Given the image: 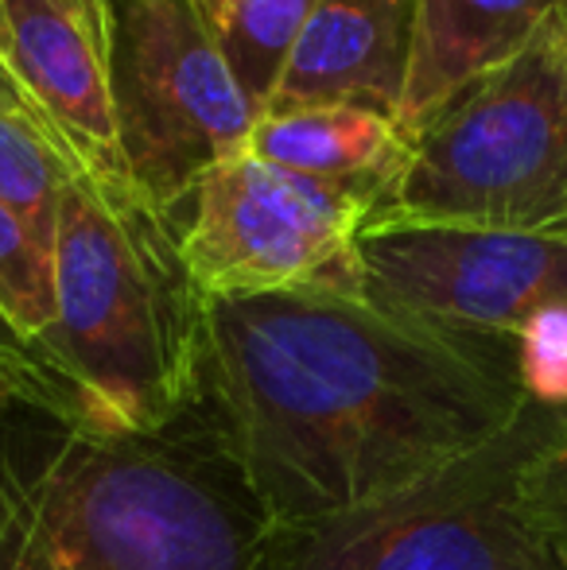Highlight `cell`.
<instances>
[{
  "label": "cell",
  "mask_w": 567,
  "mask_h": 570,
  "mask_svg": "<svg viewBox=\"0 0 567 570\" xmlns=\"http://www.w3.org/2000/svg\"><path fill=\"white\" fill-rule=\"evenodd\" d=\"M529 404L517 357L454 342L365 295L203 299L183 420L273 528L373 509L478 451Z\"/></svg>",
  "instance_id": "6da1fadb"
},
{
  "label": "cell",
  "mask_w": 567,
  "mask_h": 570,
  "mask_svg": "<svg viewBox=\"0 0 567 570\" xmlns=\"http://www.w3.org/2000/svg\"><path fill=\"white\" fill-rule=\"evenodd\" d=\"M268 535L187 420L114 435L0 412V570H261Z\"/></svg>",
  "instance_id": "7a4b0ae2"
},
{
  "label": "cell",
  "mask_w": 567,
  "mask_h": 570,
  "mask_svg": "<svg viewBox=\"0 0 567 570\" xmlns=\"http://www.w3.org/2000/svg\"><path fill=\"white\" fill-rule=\"evenodd\" d=\"M179 233L129 179L75 175L55 222V318L31 342L39 381L23 407L114 435H159L183 420L203 295Z\"/></svg>",
  "instance_id": "3957f363"
},
{
  "label": "cell",
  "mask_w": 567,
  "mask_h": 570,
  "mask_svg": "<svg viewBox=\"0 0 567 570\" xmlns=\"http://www.w3.org/2000/svg\"><path fill=\"white\" fill-rule=\"evenodd\" d=\"M567 407L529 404L501 435L404 493L311 528H273L261 570H567L540 470Z\"/></svg>",
  "instance_id": "277c9868"
},
{
  "label": "cell",
  "mask_w": 567,
  "mask_h": 570,
  "mask_svg": "<svg viewBox=\"0 0 567 570\" xmlns=\"http://www.w3.org/2000/svg\"><path fill=\"white\" fill-rule=\"evenodd\" d=\"M567 210L564 4L424 132L373 218L556 233Z\"/></svg>",
  "instance_id": "5b68a950"
},
{
  "label": "cell",
  "mask_w": 567,
  "mask_h": 570,
  "mask_svg": "<svg viewBox=\"0 0 567 570\" xmlns=\"http://www.w3.org/2000/svg\"><path fill=\"white\" fill-rule=\"evenodd\" d=\"M109 98L129 183L183 226L198 183L250 151L257 109L195 0H106Z\"/></svg>",
  "instance_id": "8992f818"
},
{
  "label": "cell",
  "mask_w": 567,
  "mask_h": 570,
  "mask_svg": "<svg viewBox=\"0 0 567 570\" xmlns=\"http://www.w3.org/2000/svg\"><path fill=\"white\" fill-rule=\"evenodd\" d=\"M370 218L373 203L358 190L242 151L198 183L179 245L203 299L300 287L362 295L358 233Z\"/></svg>",
  "instance_id": "52a82bcc"
},
{
  "label": "cell",
  "mask_w": 567,
  "mask_h": 570,
  "mask_svg": "<svg viewBox=\"0 0 567 570\" xmlns=\"http://www.w3.org/2000/svg\"><path fill=\"white\" fill-rule=\"evenodd\" d=\"M358 276L373 307L454 342L517 357L525 318L567 299V237L370 218L358 233Z\"/></svg>",
  "instance_id": "ba28073f"
},
{
  "label": "cell",
  "mask_w": 567,
  "mask_h": 570,
  "mask_svg": "<svg viewBox=\"0 0 567 570\" xmlns=\"http://www.w3.org/2000/svg\"><path fill=\"white\" fill-rule=\"evenodd\" d=\"M0 62L94 175L129 179L109 98L106 0H0Z\"/></svg>",
  "instance_id": "9c48e42d"
},
{
  "label": "cell",
  "mask_w": 567,
  "mask_h": 570,
  "mask_svg": "<svg viewBox=\"0 0 567 570\" xmlns=\"http://www.w3.org/2000/svg\"><path fill=\"white\" fill-rule=\"evenodd\" d=\"M417 43V0H319L268 109L346 106L397 120Z\"/></svg>",
  "instance_id": "30bf717a"
},
{
  "label": "cell",
  "mask_w": 567,
  "mask_h": 570,
  "mask_svg": "<svg viewBox=\"0 0 567 570\" xmlns=\"http://www.w3.org/2000/svg\"><path fill=\"white\" fill-rule=\"evenodd\" d=\"M564 0H417V43L401 101V132L412 136L462 90L514 59Z\"/></svg>",
  "instance_id": "8fae6325"
},
{
  "label": "cell",
  "mask_w": 567,
  "mask_h": 570,
  "mask_svg": "<svg viewBox=\"0 0 567 570\" xmlns=\"http://www.w3.org/2000/svg\"><path fill=\"white\" fill-rule=\"evenodd\" d=\"M250 156L331 187L358 190L370 198L378 214L409 159V136L397 120L365 114V109H265L253 120Z\"/></svg>",
  "instance_id": "7c38bea8"
},
{
  "label": "cell",
  "mask_w": 567,
  "mask_h": 570,
  "mask_svg": "<svg viewBox=\"0 0 567 570\" xmlns=\"http://www.w3.org/2000/svg\"><path fill=\"white\" fill-rule=\"evenodd\" d=\"M78 171L90 167L0 62V203L36 233L47 253L55 248L62 190L75 183Z\"/></svg>",
  "instance_id": "4fadbf2b"
},
{
  "label": "cell",
  "mask_w": 567,
  "mask_h": 570,
  "mask_svg": "<svg viewBox=\"0 0 567 570\" xmlns=\"http://www.w3.org/2000/svg\"><path fill=\"white\" fill-rule=\"evenodd\" d=\"M315 4L319 0H195L214 47L257 117L273 101Z\"/></svg>",
  "instance_id": "5bb4252c"
},
{
  "label": "cell",
  "mask_w": 567,
  "mask_h": 570,
  "mask_svg": "<svg viewBox=\"0 0 567 570\" xmlns=\"http://www.w3.org/2000/svg\"><path fill=\"white\" fill-rule=\"evenodd\" d=\"M0 318L16 338L39 342L55 318V264L4 203H0Z\"/></svg>",
  "instance_id": "9a60e30c"
},
{
  "label": "cell",
  "mask_w": 567,
  "mask_h": 570,
  "mask_svg": "<svg viewBox=\"0 0 567 570\" xmlns=\"http://www.w3.org/2000/svg\"><path fill=\"white\" fill-rule=\"evenodd\" d=\"M517 381L537 404L567 407V299L532 311L517 331Z\"/></svg>",
  "instance_id": "2e32d148"
},
{
  "label": "cell",
  "mask_w": 567,
  "mask_h": 570,
  "mask_svg": "<svg viewBox=\"0 0 567 570\" xmlns=\"http://www.w3.org/2000/svg\"><path fill=\"white\" fill-rule=\"evenodd\" d=\"M36 353L23 338H16L12 326L0 318V412L23 407L36 389Z\"/></svg>",
  "instance_id": "e0dca14e"
},
{
  "label": "cell",
  "mask_w": 567,
  "mask_h": 570,
  "mask_svg": "<svg viewBox=\"0 0 567 570\" xmlns=\"http://www.w3.org/2000/svg\"><path fill=\"white\" fill-rule=\"evenodd\" d=\"M540 504H545L548 528H553L556 548H560V559L567 567V439L540 470Z\"/></svg>",
  "instance_id": "ac0fdd59"
},
{
  "label": "cell",
  "mask_w": 567,
  "mask_h": 570,
  "mask_svg": "<svg viewBox=\"0 0 567 570\" xmlns=\"http://www.w3.org/2000/svg\"><path fill=\"white\" fill-rule=\"evenodd\" d=\"M564 20H567V4H564Z\"/></svg>",
  "instance_id": "d6986e66"
},
{
  "label": "cell",
  "mask_w": 567,
  "mask_h": 570,
  "mask_svg": "<svg viewBox=\"0 0 567 570\" xmlns=\"http://www.w3.org/2000/svg\"><path fill=\"white\" fill-rule=\"evenodd\" d=\"M564 4H567V0H564Z\"/></svg>",
  "instance_id": "ffe728a7"
}]
</instances>
